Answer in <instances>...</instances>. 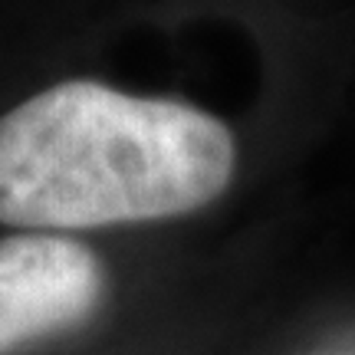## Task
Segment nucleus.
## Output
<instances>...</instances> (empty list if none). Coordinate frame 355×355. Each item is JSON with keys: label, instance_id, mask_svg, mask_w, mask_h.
Wrapping results in <instances>:
<instances>
[{"label": "nucleus", "instance_id": "obj_1", "mask_svg": "<svg viewBox=\"0 0 355 355\" xmlns=\"http://www.w3.org/2000/svg\"><path fill=\"white\" fill-rule=\"evenodd\" d=\"M230 128L178 99L66 79L0 115V224L92 230L201 211L227 191Z\"/></svg>", "mask_w": 355, "mask_h": 355}, {"label": "nucleus", "instance_id": "obj_2", "mask_svg": "<svg viewBox=\"0 0 355 355\" xmlns=\"http://www.w3.org/2000/svg\"><path fill=\"white\" fill-rule=\"evenodd\" d=\"M102 293L105 270L86 243L40 230L0 237V355L86 322Z\"/></svg>", "mask_w": 355, "mask_h": 355}]
</instances>
